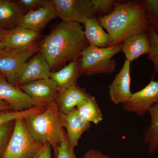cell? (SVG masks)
Returning a JSON list of instances; mask_svg holds the SVG:
<instances>
[{"instance_id":"obj_4","label":"cell","mask_w":158,"mask_h":158,"mask_svg":"<svg viewBox=\"0 0 158 158\" xmlns=\"http://www.w3.org/2000/svg\"><path fill=\"white\" fill-rule=\"evenodd\" d=\"M121 50L122 43L106 48H99L89 44L81 53V75L90 76L112 73L116 69V61L112 58Z\"/></svg>"},{"instance_id":"obj_21","label":"cell","mask_w":158,"mask_h":158,"mask_svg":"<svg viewBox=\"0 0 158 158\" xmlns=\"http://www.w3.org/2000/svg\"><path fill=\"white\" fill-rule=\"evenodd\" d=\"M76 108L81 117L88 122L97 124L102 121V114L94 96L82 102Z\"/></svg>"},{"instance_id":"obj_9","label":"cell","mask_w":158,"mask_h":158,"mask_svg":"<svg viewBox=\"0 0 158 158\" xmlns=\"http://www.w3.org/2000/svg\"><path fill=\"white\" fill-rule=\"evenodd\" d=\"M37 106H47L55 100L59 89L50 78L37 80L19 86Z\"/></svg>"},{"instance_id":"obj_6","label":"cell","mask_w":158,"mask_h":158,"mask_svg":"<svg viewBox=\"0 0 158 158\" xmlns=\"http://www.w3.org/2000/svg\"><path fill=\"white\" fill-rule=\"evenodd\" d=\"M57 17L63 22L85 24L97 17V11L92 0H53Z\"/></svg>"},{"instance_id":"obj_35","label":"cell","mask_w":158,"mask_h":158,"mask_svg":"<svg viewBox=\"0 0 158 158\" xmlns=\"http://www.w3.org/2000/svg\"><path fill=\"white\" fill-rule=\"evenodd\" d=\"M2 77V76H1V73H0V77Z\"/></svg>"},{"instance_id":"obj_1","label":"cell","mask_w":158,"mask_h":158,"mask_svg":"<svg viewBox=\"0 0 158 158\" xmlns=\"http://www.w3.org/2000/svg\"><path fill=\"white\" fill-rule=\"evenodd\" d=\"M98 19L110 36L109 47L134 34L148 32L151 27L142 1H116L113 11Z\"/></svg>"},{"instance_id":"obj_20","label":"cell","mask_w":158,"mask_h":158,"mask_svg":"<svg viewBox=\"0 0 158 158\" xmlns=\"http://www.w3.org/2000/svg\"><path fill=\"white\" fill-rule=\"evenodd\" d=\"M148 112L151 123L144 130V141L149 146L148 154L153 155L158 151V103L152 106Z\"/></svg>"},{"instance_id":"obj_10","label":"cell","mask_w":158,"mask_h":158,"mask_svg":"<svg viewBox=\"0 0 158 158\" xmlns=\"http://www.w3.org/2000/svg\"><path fill=\"white\" fill-rule=\"evenodd\" d=\"M50 69L45 58L40 52L21 69L16 78V85L19 87L37 80L50 78Z\"/></svg>"},{"instance_id":"obj_8","label":"cell","mask_w":158,"mask_h":158,"mask_svg":"<svg viewBox=\"0 0 158 158\" xmlns=\"http://www.w3.org/2000/svg\"><path fill=\"white\" fill-rule=\"evenodd\" d=\"M158 103V81L152 79L144 88L132 94L123 107L126 111L144 116L154 105Z\"/></svg>"},{"instance_id":"obj_7","label":"cell","mask_w":158,"mask_h":158,"mask_svg":"<svg viewBox=\"0 0 158 158\" xmlns=\"http://www.w3.org/2000/svg\"><path fill=\"white\" fill-rule=\"evenodd\" d=\"M37 49L35 44L21 51L5 49L0 52V73L6 77L8 82L17 86L16 81L19 72Z\"/></svg>"},{"instance_id":"obj_18","label":"cell","mask_w":158,"mask_h":158,"mask_svg":"<svg viewBox=\"0 0 158 158\" xmlns=\"http://www.w3.org/2000/svg\"><path fill=\"white\" fill-rule=\"evenodd\" d=\"M81 75L80 60L70 62L68 65L56 72H51L50 78L55 83L59 90H63L77 85Z\"/></svg>"},{"instance_id":"obj_31","label":"cell","mask_w":158,"mask_h":158,"mask_svg":"<svg viewBox=\"0 0 158 158\" xmlns=\"http://www.w3.org/2000/svg\"><path fill=\"white\" fill-rule=\"evenodd\" d=\"M34 158H52V147L48 143H45L37 155Z\"/></svg>"},{"instance_id":"obj_30","label":"cell","mask_w":158,"mask_h":158,"mask_svg":"<svg viewBox=\"0 0 158 158\" xmlns=\"http://www.w3.org/2000/svg\"><path fill=\"white\" fill-rule=\"evenodd\" d=\"M83 158H111L110 156L105 154L100 151L90 149L86 151Z\"/></svg>"},{"instance_id":"obj_12","label":"cell","mask_w":158,"mask_h":158,"mask_svg":"<svg viewBox=\"0 0 158 158\" xmlns=\"http://www.w3.org/2000/svg\"><path fill=\"white\" fill-rule=\"evenodd\" d=\"M131 62L126 60L121 70L109 86L110 100L115 105L124 104L129 99L131 92Z\"/></svg>"},{"instance_id":"obj_3","label":"cell","mask_w":158,"mask_h":158,"mask_svg":"<svg viewBox=\"0 0 158 158\" xmlns=\"http://www.w3.org/2000/svg\"><path fill=\"white\" fill-rule=\"evenodd\" d=\"M60 111L56 100L48 105L41 113L24 119L28 131L37 141L48 143L53 151L55 158L58 148L65 135L59 119Z\"/></svg>"},{"instance_id":"obj_15","label":"cell","mask_w":158,"mask_h":158,"mask_svg":"<svg viewBox=\"0 0 158 158\" xmlns=\"http://www.w3.org/2000/svg\"><path fill=\"white\" fill-rule=\"evenodd\" d=\"M40 33L18 26L11 31L5 32L1 41L5 49L21 51L28 48L35 44Z\"/></svg>"},{"instance_id":"obj_13","label":"cell","mask_w":158,"mask_h":158,"mask_svg":"<svg viewBox=\"0 0 158 158\" xmlns=\"http://www.w3.org/2000/svg\"><path fill=\"white\" fill-rule=\"evenodd\" d=\"M59 119L62 127L66 129L69 144L72 148L75 149L78 145L82 135L90 129L91 126L90 123L81 117L76 108L67 113L60 112Z\"/></svg>"},{"instance_id":"obj_5","label":"cell","mask_w":158,"mask_h":158,"mask_svg":"<svg viewBox=\"0 0 158 158\" xmlns=\"http://www.w3.org/2000/svg\"><path fill=\"white\" fill-rule=\"evenodd\" d=\"M24 119L15 121L13 131L2 158H34L43 145L28 131Z\"/></svg>"},{"instance_id":"obj_23","label":"cell","mask_w":158,"mask_h":158,"mask_svg":"<svg viewBox=\"0 0 158 158\" xmlns=\"http://www.w3.org/2000/svg\"><path fill=\"white\" fill-rule=\"evenodd\" d=\"M23 15L21 8L14 3L6 1L0 2V23L8 22L14 19L18 22Z\"/></svg>"},{"instance_id":"obj_32","label":"cell","mask_w":158,"mask_h":158,"mask_svg":"<svg viewBox=\"0 0 158 158\" xmlns=\"http://www.w3.org/2000/svg\"><path fill=\"white\" fill-rule=\"evenodd\" d=\"M10 109H11V108L7 103L0 100V111L9 110Z\"/></svg>"},{"instance_id":"obj_19","label":"cell","mask_w":158,"mask_h":158,"mask_svg":"<svg viewBox=\"0 0 158 158\" xmlns=\"http://www.w3.org/2000/svg\"><path fill=\"white\" fill-rule=\"evenodd\" d=\"M85 25V37L89 44L99 48L109 47L110 36L103 29L97 17L87 20Z\"/></svg>"},{"instance_id":"obj_33","label":"cell","mask_w":158,"mask_h":158,"mask_svg":"<svg viewBox=\"0 0 158 158\" xmlns=\"http://www.w3.org/2000/svg\"><path fill=\"white\" fill-rule=\"evenodd\" d=\"M5 49V47L4 46V44H3L2 41H0V52H1L2 51L4 50Z\"/></svg>"},{"instance_id":"obj_2","label":"cell","mask_w":158,"mask_h":158,"mask_svg":"<svg viewBox=\"0 0 158 158\" xmlns=\"http://www.w3.org/2000/svg\"><path fill=\"white\" fill-rule=\"evenodd\" d=\"M89 44L80 23L62 22L44 40L40 52L52 69L76 61Z\"/></svg>"},{"instance_id":"obj_28","label":"cell","mask_w":158,"mask_h":158,"mask_svg":"<svg viewBox=\"0 0 158 158\" xmlns=\"http://www.w3.org/2000/svg\"><path fill=\"white\" fill-rule=\"evenodd\" d=\"M11 122L0 126V158H2L9 141L8 138L11 130Z\"/></svg>"},{"instance_id":"obj_24","label":"cell","mask_w":158,"mask_h":158,"mask_svg":"<svg viewBox=\"0 0 158 158\" xmlns=\"http://www.w3.org/2000/svg\"><path fill=\"white\" fill-rule=\"evenodd\" d=\"M142 1L146 9L150 27L158 36V0Z\"/></svg>"},{"instance_id":"obj_25","label":"cell","mask_w":158,"mask_h":158,"mask_svg":"<svg viewBox=\"0 0 158 158\" xmlns=\"http://www.w3.org/2000/svg\"><path fill=\"white\" fill-rule=\"evenodd\" d=\"M151 50L148 55V59L152 62L155 69L158 72V36L152 28L150 27L148 31Z\"/></svg>"},{"instance_id":"obj_11","label":"cell","mask_w":158,"mask_h":158,"mask_svg":"<svg viewBox=\"0 0 158 158\" xmlns=\"http://www.w3.org/2000/svg\"><path fill=\"white\" fill-rule=\"evenodd\" d=\"M0 100L6 102L15 111H21L37 106L33 99L15 86L0 77Z\"/></svg>"},{"instance_id":"obj_16","label":"cell","mask_w":158,"mask_h":158,"mask_svg":"<svg viewBox=\"0 0 158 158\" xmlns=\"http://www.w3.org/2000/svg\"><path fill=\"white\" fill-rule=\"evenodd\" d=\"M91 96L85 89L77 85L59 90L55 100L60 112L67 113Z\"/></svg>"},{"instance_id":"obj_27","label":"cell","mask_w":158,"mask_h":158,"mask_svg":"<svg viewBox=\"0 0 158 158\" xmlns=\"http://www.w3.org/2000/svg\"><path fill=\"white\" fill-rule=\"evenodd\" d=\"M56 158H78L74 149L70 147L65 134L58 148V155Z\"/></svg>"},{"instance_id":"obj_22","label":"cell","mask_w":158,"mask_h":158,"mask_svg":"<svg viewBox=\"0 0 158 158\" xmlns=\"http://www.w3.org/2000/svg\"><path fill=\"white\" fill-rule=\"evenodd\" d=\"M46 106H37L28 110L21 111L3 112L0 113V126L19 118H25L34 114L43 112Z\"/></svg>"},{"instance_id":"obj_34","label":"cell","mask_w":158,"mask_h":158,"mask_svg":"<svg viewBox=\"0 0 158 158\" xmlns=\"http://www.w3.org/2000/svg\"><path fill=\"white\" fill-rule=\"evenodd\" d=\"M5 33V32H4V31H2V30H0V41H1V40L2 38L3 35H4Z\"/></svg>"},{"instance_id":"obj_29","label":"cell","mask_w":158,"mask_h":158,"mask_svg":"<svg viewBox=\"0 0 158 158\" xmlns=\"http://www.w3.org/2000/svg\"><path fill=\"white\" fill-rule=\"evenodd\" d=\"M20 6L29 10H35L46 6L49 1L45 0H20Z\"/></svg>"},{"instance_id":"obj_26","label":"cell","mask_w":158,"mask_h":158,"mask_svg":"<svg viewBox=\"0 0 158 158\" xmlns=\"http://www.w3.org/2000/svg\"><path fill=\"white\" fill-rule=\"evenodd\" d=\"M99 17L111 13L114 9L116 1L113 0H92Z\"/></svg>"},{"instance_id":"obj_17","label":"cell","mask_w":158,"mask_h":158,"mask_svg":"<svg viewBox=\"0 0 158 158\" xmlns=\"http://www.w3.org/2000/svg\"><path fill=\"white\" fill-rule=\"evenodd\" d=\"M151 46L148 32L134 34L122 42V50L126 60L130 62L143 55H148Z\"/></svg>"},{"instance_id":"obj_36","label":"cell","mask_w":158,"mask_h":158,"mask_svg":"<svg viewBox=\"0 0 158 158\" xmlns=\"http://www.w3.org/2000/svg\"><path fill=\"white\" fill-rule=\"evenodd\" d=\"M2 0H0V2H2Z\"/></svg>"},{"instance_id":"obj_14","label":"cell","mask_w":158,"mask_h":158,"mask_svg":"<svg viewBox=\"0 0 158 158\" xmlns=\"http://www.w3.org/2000/svg\"><path fill=\"white\" fill-rule=\"evenodd\" d=\"M57 17L53 1L46 6L35 10H29L20 16L17 22L19 26L40 33L48 23Z\"/></svg>"}]
</instances>
